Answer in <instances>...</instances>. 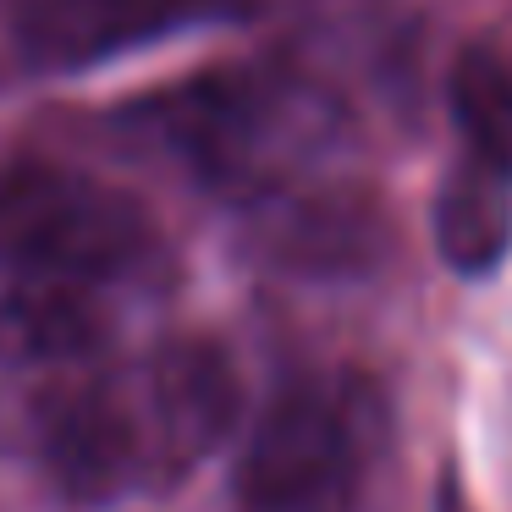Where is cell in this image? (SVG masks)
Instances as JSON below:
<instances>
[{"label": "cell", "instance_id": "obj_2", "mask_svg": "<svg viewBox=\"0 0 512 512\" xmlns=\"http://www.w3.org/2000/svg\"><path fill=\"white\" fill-rule=\"evenodd\" d=\"M386 441V408L364 375L287 386L237 457L243 512H347Z\"/></svg>", "mask_w": 512, "mask_h": 512}, {"label": "cell", "instance_id": "obj_7", "mask_svg": "<svg viewBox=\"0 0 512 512\" xmlns=\"http://www.w3.org/2000/svg\"><path fill=\"white\" fill-rule=\"evenodd\" d=\"M430 232L457 276H490L512 254V177L468 155L435 193Z\"/></svg>", "mask_w": 512, "mask_h": 512}, {"label": "cell", "instance_id": "obj_1", "mask_svg": "<svg viewBox=\"0 0 512 512\" xmlns=\"http://www.w3.org/2000/svg\"><path fill=\"white\" fill-rule=\"evenodd\" d=\"M204 188L270 204L336 144L342 111L287 67H215L144 94L122 116Z\"/></svg>", "mask_w": 512, "mask_h": 512}, {"label": "cell", "instance_id": "obj_4", "mask_svg": "<svg viewBox=\"0 0 512 512\" xmlns=\"http://www.w3.org/2000/svg\"><path fill=\"white\" fill-rule=\"evenodd\" d=\"M39 457L72 501H116L149 479H177L144 369L138 380H83L45 397Z\"/></svg>", "mask_w": 512, "mask_h": 512}, {"label": "cell", "instance_id": "obj_5", "mask_svg": "<svg viewBox=\"0 0 512 512\" xmlns=\"http://www.w3.org/2000/svg\"><path fill=\"white\" fill-rule=\"evenodd\" d=\"M237 6L243 0H23L12 17V39L28 67L78 72L177 28L232 17Z\"/></svg>", "mask_w": 512, "mask_h": 512}, {"label": "cell", "instance_id": "obj_3", "mask_svg": "<svg viewBox=\"0 0 512 512\" xmlns=\"http://www.w3.org/2000/svg\"><path fill=\"white\" fill-rule=\"evenodd\" d=\"M155 226L138 199L61 160L0 166V265L12 276L100 287L149 265Z\"/></svg>", "mask_w": 512, "mask_h": 512}, {"label": "cell", "instance_id": "obj_6", "mask_svg": "<svg viewBox=\"0 0 512 512\" xmlns=\"http://www.w3.org/2000/svg\"><path fill=\"white\" fill-rule=\"evenodd\" d=\"M144 391L155 402V419L177 474L232 435L237 402H243L232 358L204 336H177V342L155 347V358L144 364Z\"/></svg>", "mask_w": 512, "mask_h": 512}, {"label": "cell", "instance_id": "obj_8", "mask_svg": "<svg viewBox=\"0 0 512 512\" xmlns=\"http://www.w3.org/2000/svg\"><path fill=\"white\" fill-rule=\"evenodd\" d=\"M452 116L468 138V155L512 177V67L485 45H468L452 61Z\"/></svg>", "mask_w": 512, "mask_h": 512}]
</instances>
